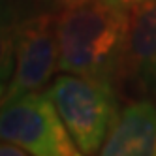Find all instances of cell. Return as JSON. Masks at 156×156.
I'll use <instances>...</instances> for the list:
<instances>
[{
	"label": "cell",
	"instance_id": "6da1fadb",
	"mask_svg": "<svg viewBox=\"0 0 156 156\" xmlns=\"http://www.w3.org/2000/svg\"><path fill=\"white\" fill-rule=\"evenodd\" d=\"M132 12L105 0H88L57 15L58 72L122 81Z\"/></svg>",
	"mask_w": 156,
	"mask_h": 156
},
{
	"label": "cell",
	"instance_id": "7a4b0ae2",
	"mask_svg": "<svg viewBox=\"0 0 156 156\" xmlns=\"http://www.w3.org/2000/svg\"><path fill=\"white\" fill-rule=\"evenodd\" d=\"M47 92L79 152H100L119 111L117 87L92 77L62 72V75L53 79Z\"/></svg>",
	"mask_w": 156,
	"mask_h": 156
},
{
	"label": "cell",
	"instance_id": "3957f363",
	"mask_svg": "<svg viewBox=\"0 0 156 156\" xmlns=\"http://www.w3.org/2000/svg\"><path fill=\"white\" fill-rule=\"evenodd\" d=\"M0 139L32 156L81 154L49 92H27L0 104Z\"/></svg>",
	"mask_w": 156,
	"mask_h": 156
},
{
	"label": "cell",
	"instance_id": "277c9868",
	"mask_svg": "<svg viewBox=\"0 0 156 156\" xmlns=\"http://www.w3.org/2000/svg\"><path fill=\"white\" fill-rule=\"evenodd\" d=\"M58 72L57 15L36 12L23 17L17 34L13 75L0 104L27 92L41 90Z\"/></svg>",
	"mask_w": 156,
	"mask_h": 156
},
{
	"label": "cell",
	"instance_id": "5b68a950",
	"mask_svg": "<svg viewBox=\"0 0 156 156\" xmlns=\"http://www.w3.org/2000/svg\"><path fill=\"white\" fill-rule=\"evenodd\" d=\"M122 81L136 94L156 100V2L132 12Z\"/></svg>",
	"mask_w": 156,
	"mask_h": 156
},
{
	"label": "cell",
	"instance_id": "8992f818",
	"mask_svg": "<svg viewBox=\"0 0 156 156\" xmlns=\"http://www.w3.org/2000/svg\"><path fill=\"white\" fill-rule=\"evenodd\" d=\"M100 154L156 156V104L151 98L119 107Z\"/></svg>",
	"mask_w": 156,
	"mask_h": 156
},
{
	"label": "cell",
	"instance_id": "52a82bcc",
	"mask_svg": "<svg viewBox=\"0 0 156 156\" xmlns=\"http://www.w3.org/2000/svg\"><path fill=\"white\" fill-rule=\"evenodd\" d=\"M21 21L23 13L15 0H0V100L13 75Z\"/></svg>",
	"mask_w": 156,
	"mask_h": 156
},
{
	"label": "cell",
	"instance_id": "ba28073f",
	"mask_svg": "<svg viewBox=\"0 0 156 156\" xmlns=\"http://www.w3.org/2000/svg\"><path fill=\"white\" fill-rule=\"evenodd\" d=\"M109 4H115L122 9H128V12H133V9H137L145 4H151V2H156V0H105Z\"/></svg>",
	"mask_w": 156,
	"mask_h": 156
},
{
	"label": "cell",
	"instance_id": "9c48e42d",
	"mask_svg": "<svg viewBox=\"0 0 156 156\" xmlns=\"http://www.w3.org/2000/svg\"><path fill=\"white\" fill-rule=\"evenodd\" d=\"M27 151H23L17 145L9 143L6 139H0V156H25Z\"/></svg>",
	"mask_w": 156,
	"mask_h": 156
},
{
	"label": "cell",
	"instance_id": "30bf717a",
	"mask_svg": "<svg viewBox=\"0 0 156 156\" xmlns=\"http://www.w3.org/2000/svg\"><path fill=\"white\" fill-rule=\"evenodd\" d=\"M51 2L57 4V6H60L62 9H66V8H73V6L85 4V2H88V0H51Z\"/></svg>",
	"mask_w": 156,
	"mask_h": 156
}]
</instances>
